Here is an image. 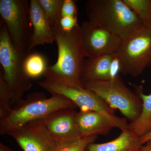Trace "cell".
I'll return each mask as SVG.
<instances>
[{"instance_id":"484cf974","label":"cell","mask_w":151,"mask_h":151,"mask_svg":"<svg viewBox=\"0 0 151 151\" xmlns=\"http://www.w3.org/2000/svg\"><path fill=\"white\" fill-rule=\"evenodd\" d=\"M0 151H14L12 149L8 146L4 145L2 143H0Z\"/></svg>"},{"instance_id":"44dd1931","label":"cell","mask_w":151,"mask_h":151,"mask_svg":"<svg viewBox=\"0 0 151 151\" xmlns=\"http://www.w3.org/2000/svg\"><path fill=\"white\" fill-rule=\"evenodd\" d=\"M97 138V136L81 138L71 142L58 146L56 151H86L87 146L94 143Z\"/></svg>"},{"instance_id":"52a82bcc","label":"cell","mask_w":151,"mask_h":151,"mask_svg":"<svg viewBox=\"0 0 151 151\" xmlns=\"http://www.w3.org/2000/svg\"><path fill=\"white\" fill-rule=\"evenodd\" d=\"M0 14L16 48L28 54L33 35L29 2L28 0H1Z\"/></svg>"},{"instance_id":"30bf717a","label":"cell","mask_w":151,"mask_h":151,"mask_svg":"<svg viewBox=\"0 0 151 151\" xmlns=\"http://www.w3.org/2000/svg\"><path fill=\"white\" fill-rule=\"evenodd\" d=\"M81 36L89 58L115 54L121 39L104 28L88 20L82 22Z\"/></svg>"},{"instance_id":"ffe728a7","label":"cell","mask_w":151,"mask_h":151,"mask_svg":"<svg viewBox=\"0 0 151 151\" xmlns=\"http://www.w3.org/2000/svg\"><path fill=\"white\" fill-rule=\"evenodd\" d=\"M12 94L8 85L3 76V70H0V120L6 118L12 111Z\"/></svg>"},{"instance_id":"9c48e42d","label":"cell","mask_w":151,"mask_h":151,"mask_svg":"<svg viewBox=\"0 0 151 151\" xmlns=\"http://www.w3.org/2000/svg\"><path fill=\"white\" fill-rule=\"evenodd\" d=\"M9 135L24 151H56L58 147L45 127L43 119L29 122Z\"/></svg>"},{"instance_id":"277c9868","label":"cell","mask_w":151,"mask_h":151,"mask_svg":"<svg viewBox=\"0 0 151 151\" xmlns=\"http://www.w3.org/2000/svg\"><path fill=\"white\" fill-rule=\"evenodd\" d=\"M115 54L122 75H142L151 64V27L142 25L121 40Z\"/></svg>"},{"instance_id":"6da1fadb","label":"cell","mask_w":151,"mask_h":151,"mask_svg":"<svg viewBox=\"0 0 151 151\" xmlns=\"http://www.w3.org/2000/svg\"><path fill=\"white\" fill-rule=\"evenodd\" d=\"M58 47V58L53 65L48 66L45 80L84 88L81 76L84 60L89 58L84 49L79 25L70 31H65L59 23L52 27Z\"/></svg>"},{"instance_id":"d4e9b609","label":"cell","mask_w":151,"mask_h":151,"mask_svg":"<svg viewBox=\"0 0 151 151\" xmlns=\"http://www.w3.org/2000/svg\"><path fill=\"white\" fill-rule=\"evenodd\" d=\"M150 139H151V132L141 137V140L143 145L145 144Z\"/></svg>"},{"instance_id":"ba28073f","label":"cell","mask_w":151,"mask_h":151,"mask_svg":"<svg viewBox=\"0 0 151 151\" xmlns=\"http://www.w3.org/2000/svg\"><path fill=\"white\" fill-rule=\"evenodd\" d=\"M38 84L51 95L58 94L71 100L81 111H94L105 115L116 122L122 131L129 129L127 119L115 116L116 109L89 89L45 80L39 82Z\"/></svg>"},{"instance_id":"cb8c5ba5","label":"cell","mask_w":151,"mask_h":151,"mask_svg":"<svg viewBox=\"0 0 151 151\" xmlns=\"http://www.w3.org/2000/svg\"><path fill=\"white\" fill-rule=\"evenodd\" d=\"M145 145L142 146L139 151H151V139L145 143Z\"/></svg>"},{"instance_id":"603a6c76","label":"cell","mask_w":151,"mask_h":151,"mask_svg":"<svg viewBox=\"0 0 151 151\" xmlns=\"http://www.w3.org/2000/svg\"><path fill=\"white\" fill-rule=\"evenodd\" d=\"M60 25L63 30L70 31L78 25L77 16L61 17L59 22Z\"/></svg>"},{"instance_id":"2e32d148","label":"cell","mask_w":151,"mask_h":151,"mask_svg":"<svg viewBox=\"0 0 151 151\" xmlns=\"http://www.w3.org/2000/svg\"><path fill=\"white\" fill-rule=\"evenodd\" d=\"M134 91L142 101V110L139 117L129 124V129L142 137L151 132V92L146 95L143 92L142 85L132 84Z\"/></svg>"},{"instance_id":"ac0fdd59","label":"cell","mask_w":151,"mask_h":151,"mask_svg":"<svg viewBox=\"0 0 151 151\" xmlns=\"http://www.w3.org/2000/svg\"><path fill=\"white\" fill-rule=\"evenodd\" d=\"M143 25L151 27V0H123Z\"/></svg>"},{"instance_id":"5b68a950","label":"cell","mask_w":151,"mask_h":151,"mask_svg":"<svg viewBox=\"0 0 151 151\" xmlns=\"http://www.w3.org/2000/svg\"><path fill=\"white\" fill-rule=\"evenodd\" d=\"M28 54L22 53L16 48L11 40L5 24L1 19L0 63L4 78L12 94V103H16L22 99L24 93L32 86L24 67L25 58Z\"/></svg>"},{"instance_id":"4fadbf2b","label":"cell","mask_w":151,"mask_h":151,"mask_svg":"<svg viewBox=\"0 0 151 151\" xmlns=\"http://www.w3.org/2000/svg\"><path fill=\"white\" fill-rule=\"evenodd\" d=\"M31 20L33 27V35L29 51L36 47L52 44L55 42L52 27L45 14L38 0L29 2Z\"/></svg>"},{"instance_id":"4316f807","label":"cell","mask_w":151,"mask_h":151,"mask_svg":"<svg viewBox=\"0 0 151 151\" xmlns=\"http://www.w3.org/2000/svg\"><path fill=\"white\" fill-rule=\"evenodd\" d=\"M150 66H151V65H150Z\"/></svg>"},{"instance_id":"3957f363","label":"cell","mask_w":151,"mask_h":151,"mask_svg":"<svg viewBox=\"0 0 151 151\" xmlns=\"http://www.w3.org/2000/svg\"><path fill=\"white\" fill-rule=\"evenodd\" d=\"M89 21L100 26L121 40L143 25L123 0H89L85 4Z\"/></svg>"},{"instance_id":"8992f818","label":"cell","mask_w":151,"mask_h":151,"mask_svg":"<svg viewBox=\"0 0 151 151\" xmlns=\"http://www.w3.org/2000/svg\"><path fill=\"white\" fill-rule=\"evenodd\" d=\"M82 84L84 88L97 94L111 107L119 110L131 123L140 116L142 99L126 86L119 74L107 81H90Z\"/></svg>"},{"instance_id":"7402d4cb","label":"cell","mask_w":151,"mask_h":151,"mask_svg":"<svg viewBox=\"0 0 151 151\" xmlns=\"http://www.w3.org/2000/svg\"><path fill=\"white\" fill-rule=\"evenodd\" d=\"M76 1L74 0H64L61 10V17H75L77 16Z\"/></svg>"},{"instance_id":"7c38bea8","label":"cell","mask_w":151,"mask_h":151,"mask_svg":"<svg viewBox=\"0 0 151 151\" xmlns=\"http://www.w3.org/2000/svg\"><path fill=\"white\" fill-rule=\"evenodd\" d=\"M76 124L81 137L108 134L118 124L103 114L92 111L77 112Z\"/></svg>"},{"instance_id":"9a60e30c","label":"cell","mask_w":151,"mask_h":151,"mask_svg":"<svg viewBox=\"0 0 151 151\" xmlns=\"http://www.w3.org/2000/svg\"><path fill=\"white\" fill-rule=\"evenodd\" d=\"M143 145L141 137L128 129L122 131L118 137L110 142L89 144L86 151H139Z\"/></svg>"},{"instance_id":"7a4b0ae2","label":"cell","mask_w":151,"mask_h":151,"mask_svg":"<svg viewBox=\"0 0 151 151\" xmlns=\"http://www.w3.org/2000/svg\"><path fill=\"white\" fill-rule=\"evenodd\" d=\"M12 108L10 114L0 120V135H9L14 130L29 122L44 119L54 111L65 109H75L76 105L71 100L58 94L47 98L44 94L35 92L21 99Z\"/></svg>"},{"instance_id":"8fae6325","label":"cell","mask_w":151,"mask_h":151,"mask_svg":"<svg viewBox=\"0 0 151 151\" xmlns=\"http://www.w3.org/2000/svg\"><path fill=\"white\" fill-rule=\"evenodd\" d=\"M77 113L75 109L65 108L54 111L43 119L45 127L58 146L82 138L76 126Z\"/></svg>"},{"instance_id":"e0dca14e","label":"cell","mask_w":151,"mask_h":151,"mask_svg":"<svg viewBox=\"0 0 151 151\" xmlns=\"http://www.w3.org/2000/svg\"><path fill=\"white\" fill-rule=\"evenodd\" d=\"M24 67L26 74L31 79L44 75L48 66L46 58L42 54L30 52L25 58Z\"/></svg>"},{"instance_id":"d6986e66","label":"cell","mask_w":151,"mask_h":151,"mask_svg":"<svg viewBox=\"0 0 151 151\" xmlns=\"http://www.w3.org/2000/svg\"><path fill=\"white\" fill-rule=\"evenodd\" d=\"M40 4L52 27L59 23L64 0H38Z\"/></svg>"},{"instance_id":"5bb4252c","label":"cell","mask_w":151,"mask_h":151,"mask_svg":"<svg viewBox=\"0 0 151 151\" xmlns=\"http://www.w3.org/2000/svg\"><path fill=\"white\" fill-rule=\"evenodd\" d=\"M115 56V54H108L87 58L84 60L81 72L82 84L90 81H107L111 79V65Z\"/></svg>"}]
</instances>
